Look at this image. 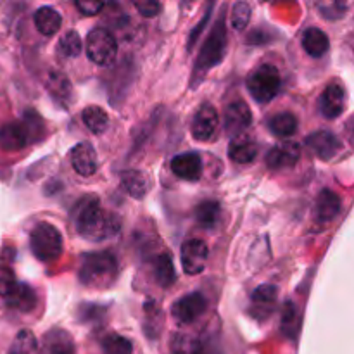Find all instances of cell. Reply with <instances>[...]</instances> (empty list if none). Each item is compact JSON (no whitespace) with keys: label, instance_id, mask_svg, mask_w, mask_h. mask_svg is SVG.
I'll return each instance as SVG.
<instances>
[{"label":"cell","instance_id":"cell-1","mask_svg":"<svg viewBox=\"0 0 354 354\" xmlns=\"http://www.w3.org/2000/svg\"><path fill=\"white\" fill-rule=\"evenodd\" d=\"M75 228L83 239L90 242H104L113 239L121 230V221L111 211L100 206V201L95 196H86L76 204L73 214Z\"/></svg>","mask_w":354,"mask_h":354},{"label":"cell","instance_id":"cell-2","mask_svg":"<svg viewBox=\"0 0 354 354\" xmlns=\"http://www.w3.org/2000/svg\"><path fill=\"white\" fill-rule=\"evenodd\" d=\"M118 273V261L111 252H88L80 263L78 280L90 289L106 290L116 283Z\"/></svg>","mask_w":354,"mask_h":354},{"label":"cell","instance_id":"cell-3","mask_svg":"<svg viewBox=\"0 0 354 354\" xmlns=\"http://www.w3.org/2000/svg\"><path fill=\"white\" fill-rule=\"evenodd\" d=\"M41 131H44V123L40 116L28 111L21 121L0 127V147L6 152H17L26 147L30 142L38 140Z\"/></svg>","mask_w":354,"mask_h":354},{"label":"cell","instance_id":"cell-4","mask_svg":"<svg viewBox=\"0 0 354 354\" xmlns=\"http://www.w3.org/2000/svg\"><path fill=\"white\" fill-rule=\"evenodd\" d=\"M225 52H227V28H225V17L220 16V19L213 26L209 37L206 38V41H204L203 48L199 52L196 68H194V82H197L199 78H204V75L213 66L220 64Z\"/></svg>","mask_w":354,"mask_h":354},{"label":"cell","instance_id":"cell-5","mask_svg":"<svg viewBox=\"0 0 354 354\" xmlns=\"http://www.w3.org/2000/svg\"><path fill=\"white\" fill-rule=\"evenodd\" d=\"M30 248L35 258L41 263H52L62 252V235L57 227L48 221H40L30 234Z\"/></svg>","mask_w":354,"mask_h":354},{"label":"cell","instance_id":"cell-6","mask_svg":"<svg viewBox=\"0 0 354 354\" xmlns=\"http://www.w3.org/2000/svg\"><path fill=\"white\" fill-rule=\"evenodd\" d=\"M280 85H282V78H280L279 69L273 64L258 66L248 78L249 93L259 104H266L275 99Z\"/></svg>","mask_w":354,"mask_h":354},{"label":"cell","instance_id":"cell-7","mask_svg":"<svg viewBox=\"0 0 354 354\" xmlns=\"http://www.w3.org/2000/svg\"><path fill=\"white\" fill-rule=\"evenodd\" d=\"M86 55L97 66H109L118 55V41L107 28H93L86 37Z\"/></svg>","mask_w":354,"mask_h":354},{"label":"cell","instance_id":"cell-8","mask_svg":"<svg viewBox=\"0 0 354 354\" xmlns=\"http://www.w3.org/2000/svg\"><path fill=\"white\" fill-rule=\"evenodd\" d=\"M206 308H207L206 297H204L201 292H192L180 297L178 301L173 303L171 315L173 318H175L176 324L189 325V324H194L199 317H203Z\"/></svg>","mask_w":354,"mask_h":354},{"label":"cell","instance_id":"cell-9","mask_svg":"<svg viewBox=\"0 0 354 354\" xmlns=\"http://www.w3.org/2000/svg\"><path fill=\"white\" fill-rule=\"evenodd\" d=\"M209 256L206 242L201 239H190L182 245L180 259H182V268L187 275H199L204 272Z\"/></svg>","mask_w":354,"mask_h":354},{"label":"cell","instance_id":"cell-10","mask_svg":"<svg viewBox=\"0 0 354 354\" xmlns=\"http://www.w3.org/2000/svg\"><path fill=\"white\" fill-rule=\"evenodd\" d=\"M301 159V147L294 140H282L273 145L270 152L266 154V166L270 169H290L299 162Z\"/></svg>","mask_w":354,"mask_h":354},{"label":"cell","instance_id":"cell-11","mask_svg":"<svg viewBox=\"0 0 354 354\" xmlns=\"http://www.w3.org/2000/svg\"><path fill=\"white\" fill-rule=\"evenodd\" d=\"M218 128V113L209 102H204L197 109L196 116L192 120V137L197 142H209L214 137Z\"/></svg>","mask_w":354,"mask_h":354},{"label":"cell","instance_id":"cell-12","mask_svg":"<svg viewBox=\"0 0 354 354\" xmlns=\"http://www.w3.org/2000/svg\"><path fill=\"white\" fill-rule=\"evenodd\" d=\"M306 145L324 161H330L341 152L342 144L337 138V135L328 130L313 131L306 137Z\"/></svg>","mask_w":354,"mask_h":354},{"label":"cell","instance_id":"cell-13","mask_svg":"<svg viewBox=\"0 0 354 354\" xmlns=\"http://www.w3.org/2000/svg\"><path fill=\"white\" fill-rule=\"evenodd\" d=\"M322 114L328 120H335L341 116L346 109V90L341 83H330L320 95Z\"/></svg>","mask_w":354,"mask_h":354},{"label":"cell","instance_id":"cell-14","mask_svg":"<svg viewBox=\"0 0 354 354\" xmlns=\"http://www.w3.org/2000/svg\"><path fill=\"white\" fill-rule=\"evenodd\" d=\"M252 121L251 109L242 100H235L225 111V131L232 137L244 133Z\"/></svg>","mask_w":354,"mask_h":354},{"label":"cell","instance_id":"cell-15","mask_svg":"<svg viewBox=\"0 0 354 354\" xmlns=\"http://www.w3.org/2000/svg\"><path fill=\"white\" fill-rule=\"evenodd\" d=\"M171 171L187 182H197L203 176V159L197 152H183L171 159Z\"/></svg>","mask_w":354,"mask_h":354},{"label":"cell","instance_id":"cell-16","mask_svg":"<svg viewBox=\"0 0 354 354\" xmlns=\"http://www.w3.org/2000/svg\"><path fill=\"white\" fill-rule=\"evenodd\" d=\"M69 159H71V166L80 176H88L95 175L97 171V154L95 149L88 144V142H80L78 145L71 149V154H69Z\"/></svg>","mask_w":354,"mask_h":354},{"label":"cell","instance_id":"cell-17","mask_svg":"<svg viewBox=\"0 0 354 354\" xmlns=\"http://www.w3.org/2000/svg\"><path fill=\"white\" fill-rule=\"evenodd\" d=\"M228 156L237 165H249L256 159L258 156V144L254 142V138L248 133L235 135L232 138L230 145H228Z\"/></svg>","mask_w":354,"mask_h":354},{"label":"cell","instance_id":"cell-18","mask_svg":"<svg viewBox=\"0 0 354 354\" xmlns=\"http://www.w3.org/2000/svg\"><path fill=\"white\" fill-rule=\"evenodd\" d=\"M277 296H279V290L275 286H259L258 289L252 292V317L256 320H265L273 310H275L277 304Z\"/></svg>","mask_w":354,"mask_h":354},{"label":"cell","instance_id":"cell-19","mask_svg":"<svg viewBox=\"0 0 354 354\" xmlns=\"http://www.w3.org/2000/svg\"><path fill=\"white\" fill-rule=\"evenodd\" d=\"M47 86L48 93H50L52 99L55 100V104L61 107H68L73 100V88L71 83H69L68 76L64 73L57 71V69H52L47 76Z\"/></svg>","mask_w":354,"mask_h":354},{"label":"cell","instance_id":"cell-20","mask_svg":"<svg viewBox=\"0 0 354 354\" xmlns=\"http://www.w3.org/2000/svg\"><path fill=\"white\" fill-rule=\"evenodd\" d=\"M41 354H76L75 341L68 332L61 328L48 330L44 335Z\"/></svg>","mask_w":354,"mask_h":354},{"label":"cell","instance_id":"cell-21","mask_svg":"<svg viewBox=\"0 0 354 354\" xmlns=\"http://www.w3.org/2000/svg\"><path fill=\"white\" fill-rule=\"evenodd\" d=\"M152 275H154L156 283L162 289H168L175 283L176 280V272L175 266H173V259L171 256L162 252V254L156 256L152 259Z\"/></svg>","mask_w":354,"mask_h":354},{"label":"cell","instance_id":"cell-22","mask_svg":"<svg viewBox=\"0 0 354 354\" xmlns=\"http://www.w3.org/2000/svg\"><path fill=\"white\" fill-rule=\"evenodd\" d=\"M341 213V197L332 190H322L317 199V220L320 223H330Z\"/></svg>","mask_w":354,"mask_h":354},{"label":"cell","instance_id":"cell-23","mask_svg":"<svg viewBox=\"0 0 354 354\" xmlns=\"http://www.w3.org/2000/svg\"><path fill=\"white\" fill-rule=\"evenodd\" d=\"M33 23L41 35H45V37H52V35H55L59 30H61L62 17L55 9H52V7L48 6H44L40 7V9H37V12L33 14Z\"/></svg>","mask_w":354,"mask_h":354},{"label":"cell","instance_id":"cell-24","mask_svg":"<svg viewBox=\"0 0 354 354\" xmlns=\"http://www.w3.org/2000/svg\"><path fill=\"white\" fill-rule=\"evenodd\" d=\"M330 47L327 33L322 31L320 28H308L303 35V48L308 52V55L318 59L324 57Z\"/></svg>","mask_w":354,"mask_h":354},{"label":"cell","instance_id":"cell-25","mask_svg":"<svg viewBox=\"0 0 354 354\" xmlns=\"http://www.w3.org/2000/svg\"><path fill=\"white\" fill-rule=\"evenodd\" d=\"M6 299L7 306L14 308L17 311H23V313H30L37 306V294H35V290L28 283H17L16 289Z\"/></svg>","mask_w":354,"mask_h":354},{"label":"cell","instance_id":"cell-26","mask_svg":"<svg viewBox=\"0 0 354 354\" xmlns=\"http://www.w3.org/2000/svg\"><path fill=\"white\" fill-rule=\"evenodd\" d=\"M121 182H123V187L128 190V194L135 199H142L149 190L147 175L138 171V169H127V171L121 173Z\"/></svg>","mask_w":354,"mask_h":354},{"label":"cell","instance_id":"cell-27","mask_svg":"<svg viewBox=\"0 0 354 354\" xmlns=\"http://www.w3.org/2000/svg\"><path fill=\"white\" fill-rule=\"evenodd\" d=\"M221 207L216 201H204L196 207V220L204 230H214L220 223Z\"/></svg>","mask_w":354,"mask_h":354},{"label":"cell","instance_id":"cell-28","mask_svg":"<svg viewBox=\"0 0 354 354\" xmlns=\"http://www.w3.org/2000/svg\"><path fill=\"white\" fill-rule=\"evenodd\" d=\"M82 120L85 123V127L95 135L104 133L107 124H109V116H107V113L100 106L85 107L82 113Z\"/></svg>","mask_w":354,"mask_h":354},{"label":"cell","instance_id":"cell-29","mask_svg":"<svg viewBox=\"0 0 354 354\" xmlns=\"http://www.w3.org/2000/svg\"><path fill=\"white\" fill-rule=\"evenodd\" d=\"M268 127L277 137H292L297 131V118L292 113H279L268 121Z\"/></svg>","mask_w":354,"mask_h":354},{"label":"cell","instance_id":"cell-30","mask_svg":"<svg viewBox=\"0 0 354 354\" xmlns=\"http://www.w3.org/2000/svg\"><path fill=\"white\" fill-rule=\"evenodd\" d=\"M171 354H203V342L192 334H175L171 339Z\"/></svg>","mask_w":354,"mask_h":354},{"label":"cell","instance_id":"cell-31","mask_svg":"<svg viewBox=\"0 0 354 354\" xmlns=\"http://www.w3.org/2000/svg\"><path fill=\"white\" fill-rule=\"evenodd\" d=\"M7 354H40V346H38L37 337L31 330H19L16 339L12 341V346L9 348Z\"/></svg>","mask_w":354,"mask_h":354},{"label":"cell","instance_id":"cell-32","mask_svg":"<svg viewBox=\"0 0 354 354\" xmlns=\"http://www.w3.org/2000/svg\"><path fill=\"white\" fill-rule=\"evenodd\" d=\"M299 328H301L299 311H297L296 304H294L292 301H287L282 313V332L289 339H296Z\"/></svg>","mask_w":354,"mask_h":354},{"label":"cell","instance_id":"cell-33","mask_svg":"<svg viewBox=\"0 0 354 354\" xmlns=\"http://www.w3.org/2000/svg\"><path fill=\"white\" fill-rule=\"evenodd\" d=\"M57 54L64 59H75L82 54V38L76 31H68L57 44Z\"/></svg>","mask_w":354,"mask_h":354},{"label":"cell","instance_id":"cell-34","mask_svg":"<svg viewBox=\"0 0 354 354\" xmlns=\"http://www.w3.org/2000/svg\"><path fill=\"white\" fill-rule=\"evenodd\" d=\"M145 311V335H149L151 339L158 337L159 330H161L162 325V311L156 306L154 301H149L144 306Z\"/></svg>","mask_w":354,"mask_h":354},{"label":"cell","instance_id":"cell-35","mask_svg":"<svg viewBox=\"0 0 354 354\" xmlns=\"http://www.w3.org/2000/svg\"><path fill=\"white\" fill-rule=\"evenodd\" d=\"M102 351L106 354H131L133 353V346L123 335L109 334L102 341Z\"/></svg>","mask_w":354,"mask_h":354},{"label":"cell","instance_id":"cell-36","mask_svg":"<svg viewBox=\"0 0 354 354\" xmlns=\"http://www.w3.org/2000/svg\"><path fill=\"white\" fill-rule=\"evenodd\" d=\"M251 21V6L248 2H237L232 7L230 24L235 31H242L248 28Z\"/></svg>","mask_w":354,"mask_h":354},{"label":"cell","instance_id":"cell-37","mask_svg":"<svg viewBox=\"0 0 354 354\" xmlns=\"http://www.w3.org/2000/svg\"><path fill=\"white\" fill-rule=\"evenodd\" d=\"M17 282L14 272L9 268H0V296L7 297L14 289H16Z\"/></svg>","mask_w":354,"mask_h":354},{"label":"cell","instance_id":"cell-38","mask_svg":"<svg viewBox=\"0 0 354 354\" xmlns=\"http://www.w3.org/2000/svg\"><path fill=\"white\" fill-rule=\"evenodd\" d=\"M133 6L145 17L158 16L159 10H161V3L156 2V0H137V2H133Z\"/></svg>","mask_w":354,"mask_h":354},{"label":"cell","instance_id":"cell-39","mask_svg":"<svg viewBox=\"0 0 354 354\" xmlns=\"http://www.w3.org/2000/svg\"><path fill=\"white\" fill-rule=\"evenodd\" d=\"M76 9L85 14V16H95L99 10L104 9V2H99V0H80V2H76Z\"/></svg>","mask_w":354,"mask_h":354},{"label":"cell","instance_id":"cell-40","mask_svg":"<svg viewBox=\"0 0 354 354\" xmlns=\"http://www.w3.org/2000/svg\"><path fill=\"white\" fill-rule=\"evenodd\" d=\"M207 19H209V10H207V12L204 14V19L201 21L199 24H197V26H196V30H194V31H192V35H190V40H189V50H190V48L194 47V44H196L197 37H199V33H201V31H203V28L206 26Z\"/></svg>","mask_w":354,"mask_h":354}]
</instances>
